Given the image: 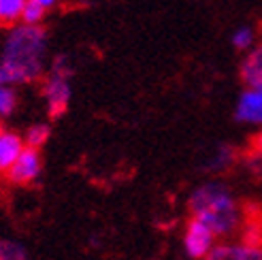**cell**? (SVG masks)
I'll use <instances>...</instances> for the list:
<instances>
[{"instance_id": "cell-1", "label": "cell", "mask_w": 262, "mask_h": 260, "mask_svg": "<svg viewBox=\"0 0 262 260\" xmlns=\"http://www.w3.org/2000/svg\"><path fill=\"white\" fill-rule=\"evenodd\" d=\"M47 32L41 26H15L5 36L0 51V85L32 83L45 71Z\"/></svg>"}, {"instance_id": "cell-2", "label": "cell", "mask_w": 262, "mask_h": 260, "mask_svg": "<svg viewBox=\"0 0 262 260\" xmlns=\"http://www.w3.org/2000/svg\"><path fill=\"white\" fill-rule=\"evenodd\" d=\"M188 207L192 220L203 222L215 237H228L241 224L239 203L234 194L220 181H209L196 188Z\"/></svg>"}, {"instance_id": "cell-3", "label": "cell", "mask_w": 262, "mask_h": 260, "mask_svg": "<svg viewBox=\"0 0 262 260\" xmlns=\"http://www.w3.org/2000/svg\"><path fill=\"white\" fill-rule=\"evenodd\" d=\"M71 75L73 67L69 56H56L51 62L49 77L43 85V96L47 102V113L49 118H60V115L69 109L71 102Z\"/></svg>"}, {"instance_id": "cell-4", "label": "cell", "mask_w": 262, "mask_h": 260, "mask_svg": "<svg viewBox=\"0 0 262 260\" xmlns=\"http://www.w3.org/2000/svg\"><path fill=\"white\" fill-rule=\"evenodd\" d=\"M183 248H186V254L190 258L205 260L209 254H211V250L215 248V235L203 222L190 218L186 232H183Z\"/></svg>"}, {"instance_id": "cell-5", "label": "cell", "mask_w": 262, "mask_h": 260, "mask_svg": "<svg viewBox=\"0 0 262 260\" xmlns=\"http://www.w3.org/2000/svg\"><path fill=\"white\" fill-rule=\"evenodd\" d=\"M41 168H43V160H41L38 149L24 147V151L19 154V158L15 160V164L11 166V171L7 175L13 184L24 186V184H32V181L41 175Z\"/></svg>"}, {"instance_id": "cell-6", "label": "cell", "mask_w": 262, "mask_h": 260, "mask_svg": "<svg viewBox=\"0 0 262 260\" xmlns=\"http://www.w3.org/2000/svg\"><path fill=\"white\" fill-rule=\"evenodd\" d=\"M205 260H262V248L247 245L243 241L237 243H220L211 250Z\"/></svg>"}, {"instance_id": "cell-7", "label": "cell", "mask_w": 262, "mask_h": 260, "mask_svg": "<svg viewBox=\"0 0 262 260\" xmlns=\"http://www.w3.org/2000/svg\"><path fill=\"white\" fill-rule=\"evenodd\" d=\"M234 118L245 124H258L262 126V92L260 90H245L239 96Z\"/></svg>"}, {"instance_id": "cell-8", "label": "cell", "mask_w": 262, "mask_h": 260, "mask_svg": "<svg viewBox=\"0 0 262 260\" xmlns=\"http://www.w3.org/2000/svg\"><path fill=\"white\" fill-rule=\"evenodd\" d=\"M24 147H26L24 137H19L17 133H11V130H0V173L11 171V166L15 164Z\"/></svg>"}, {"instance_id": "cell-9", "label": "cell", "mask_w": 262, "mask_h": 260, "mask_svg": "<svg viewBox=\"0 0 262 260\" xmlns=\"http://www.w3.org/2000/svg\"><path fill=\"white\" fill-rule=\"evenodd\" d=\"M241 77L250 85L247 90H260L262 92V43L252 47L241 64Z\"/></svg>"}, {"instance_id": "cell-10", "label": "cell", "mask_w": 262, "mask_h": 260, "mask_svg": "<svg viewBox=\"0 0 262 260\" xmlns=\"http://www.w3.org/2000/svg\"><path fill=\"white\" fill-rule=\"evenodd\" d=\"M51 135V128L47 124H32L28 130H26V135H24V143H26V147H32V149H41L47 139Z\"/></svg>"}, {"instance_id": "cell-11", "label": "cell", "mask_w": 262, "mask_h": 260, "mask_svg": "<svg viewBox=\"0 0 262 260\" xmlns=\"http://www.w3.org/2000/svg\"><path fill=\"white\" fill-rule=\"evenodd\" d=\"M26 3L28 0H0V24H15L21 19Z\"/></svg>"}, {"instance_id": "cell-12", "label": "cell", "mask_w": 262, "mask_h": 260, "mask_svg": "<svg viewBox=\"0 0 262 260\" xmlns=\"http://www.w3.org/2000/svg\"><path fill=\"white\" fill-rule=\"evenodd\" d=\"M0 260H30V256L19 241L0 237Z\"/></svg>"}, {"instance_id": "cell-13", "label": "cell", "mask_w": 262, "mask_h": 260, "mask_svg": "<svg viewBox=\"0 0 262 260\" xmlns=\"http://www.w3.org/2000/svg\"><path fill=\"white\" fill-rule=\"evenodd\" d=\"M45 7L41 3H36V0H28L24 7V13H21V21L26 26H41L43 17H45Z\"/></svg>"}, {"instance_id": "cell-14", "label": "cell", "mask_w": 262, "mask_h": 260, "mask_svg": "<svg viewBox=\"0 0 262 260\" xmlns=\"http://www.w3.org/2000/svg\"><path fill=\"white\" fill-rule=\"evenodd\" d=\"M17 107V92L13 88L0 85V118H9Z\"/></svg>"}, {"instance_id": "cell-15", "label": "cell", "mask_w": 262, "mask_h": 260, "mask_svg": "<svg viewBox=\"0 0 262 260\" xmlns=\"http://www.w3.org/2000/svg\"><path fill=\"white\" fill-rule=\"evenodd\" d=\"M232 45L241 49V51H250L254 47V30L250 26H241V28L234 30L232 34Z\"/></svg>"}, {"instance_id": "cell-16", "label": "cell", "mask_w": 262, "mask_h": 260, "mask_svg": "<svg viewBox=\"0 0 262 260\" xmlns=\"http://www.w3.org/2000/svg\"><path fill=\"white\" fill-rule=\"evenodd\" d=\"M243 243L247 245H256V248H262V222L258 220H252L243 226Z\"/></svg>"}, {"instance_id": "cell-17", "label": "cell", "mask_w": 262, "mask_h": 260, "mask_svg": "<svg viewBox=\"0 0 262 260\" xmlns=\"http://www.w3.org/2000/svg\"><path fill=\"white\" fill-rule=\"evenodd\" d=\"M232 162V149L230 147H220L215 158L211 160V168H226Z\"/></svg>"}, {"instance_id": "cell-18", "label": "cell", "mask_w": 262, "mask_h": 260, "mask_svg": "<svg viewBox=\"0 0 262 260\" xmlns=\"http://www.w3.org/2000/svg\"><path fill=\"white\" fill-rule=\"evenodd\" d=\"M254 154L262 158V133H258V135L254 137Z\"/></svg>"}, {"instance_id": "cell-19", "label": "cell", "mask_w": 262, "mask_h": 260, "mask_svg": "<svg viewBox=\"0 0 262 260\" xmlns=\"http://www.w3.org/2000/svg\"><path fill=\"white\" fill-rule=\"evenodd\" d=\"M36 3H41L45 9H49V7H54V5L58 3V0H36Z\"/></svg>"}]
</instances>
